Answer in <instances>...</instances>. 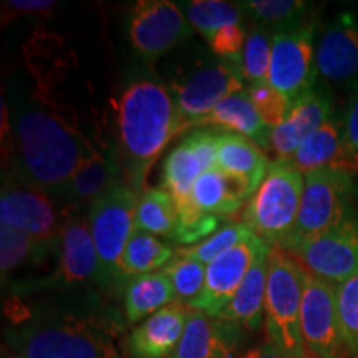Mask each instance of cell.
I'll return each mask as SVG.
<instances>
[{
  "label": "cell",
  "instance_id": "3957f363",
  "mask_svg": "<svg viewBox=\"0 0 358 358\" xmlns=\"http://www.w3.org/2000/svg\"><path fill=\"white\" fill-rule=\"evenodd\" d=\"M6 342L15 358H123L108 322L71 312L13 317Z\"/></svg>",
  "mask_w": 358,
  "mask_h": 358
},
{
  "label": "cell",
  "instance_id": "ba28073f",
  "mask_svg": "<svg viewBox=\"0 0 358 358\" xmlns=\"http://www.w3.org/2000/svg\"><path fill=\"white\" fill-rule=\"evenodd\" d=\"M301 211L284 250L334 229L350 216L352 176L342 169H320L303 176Z\"/></svg>",
  "mask_w": 358,
  "mask_h": 358
},
{
  "label": "cell",
  "instance_id": "60d3db41",
  "mask_svg": "<svg viewBox=\"0 0 358 358\" xmlns=\"http://www.w3.org/2000/svg\"><path fill=\"white\" fill-rule=\"evenodd\" d=\"M343 171L350 174V176H353V174H358V155L352 156V158H348L345 161V164H343Z\"/></svg>",
  "mask_w": 358,
  "mask_h": 358
},
{
  "label": "cell",
  "instance_id": "30bf717a",
  "mask_svg": "<svg viewBox=\"0 0 358 358\" xmlns=\"http://www.w3.org/2000/svg\"><path fill=\"white\" fill-rule=\"evenodd\" d=\"M69 214L52 196L17 179H3L0 194L2 224L48 244H60Z\"/></svg>",
  "mask_w": 358,
  "mask_h": 358
},
{
  "label": "cell",
  "instance_id": "7c38bea8",
  "mask_svg": "<svg viewBox=\"0 0 358 358\" xmlns=\"http://www.w3.org/2000/svg\"><path fill=\"white\" fill-rule=\"evenodd\" d=\"M302 338L307 353L319 358H352L337 307V285L306 271L302 310Z\"/></svg>",
  "mask_w": 358,
  "mask_h": 358
},
{
  "label": "cell",
  "instance_id": "d6986e66",
  "mask_svg": "<svg viewBox=\"0 0 358 358\" xmlns=\"http://www.w3.org/2000/svg\"><path fill=\"white\" fill-rule=\"evenodd\" d=\"M58 277L66 284H87L93 280L103 287L100 259L88 217L71 214L66 221L60 239Z\"/></svg>",
  "mask_w": 358,
  "mask_h": 358
},
{
  "label": "cell",
  "instance_id": "b9f144b4",
  "mask_svg": "<svg viewBox=\"0 0 358 358\" xmlns=\"http://www.w3.org/2000/svg\"><path fill=\"white\" fill-rule=\"evenodd\" d=\"M302 358H319V357H315V355H312V353H306V355H303Z\"/></svg>",
  "mask_w": 358,
  "mask_h": 358
},
{
  "label": "cell",
  "instance_id": "ac0fdd59",
  "mask_svg": "<svg viewBox=\"0 0 358 358\" xmlns=\"http://www.w3.org/2000/svg\"><path fill=\"white\" fill-rule=\"evenodd\" d=\"M241 327L191 308L185 334L171 358H234Z\"/></svg>",
  "mask_w": 358,
  "mask_h": 358
},
{
  "label": "cell",
  "instance_id": "603a6c76",
  "mask_svg": "<svg viewBox=\"0 0 358 358\" xmlns=\"http://www.w3.org/2000/svg\"><path fill=\"white\" fill-rule=\"evenodd\" d=\"M196 128H217L222 131L237 133L257 143L267 153V141L271 129L254 105L250 103L245 90L227 96L219 105H216L211 113L196 124Z\"/></svg>",
  "mask_w": 358,
  "mask_h": 358
},
{
  "label": "cell",
  "instance_id": "8992f818",
  "mask_svg": "<svg viewBox=\"0 0 358 358\" xmlns=\"http://www.w3.org/2000/svg\"><path fill=\"white\" fill-rule=\"evenodd\" d=\"M140 194L124 181L103 192L88 208V224L100 259L103 290L124 289L122 259L134 232V216Z\"/></svg>",
  "mask_w": 358,
  "mask_h": 358
},
{
  "label": "cell",
  "instance_id": "52a82bcc",
  "mask_svg": "<svg viewBox=\"0 0 358 358\" xmlns=\"http://www.w3.org/2000/svg\"><path fill=\"white\" fill-rule=\"evenodd\" d=\"M168 87L176 103L182 131L196 128L222 100L248 88L236 66L217 57H206L178 71Z\"/></svg>",
  "mask_w": 358,
  "mask_h": 358
},
{
  "label": "cell",
  "instance_id": "cb8c5ba5",
  "mask_svg": "<svg viewBox=\"0 0 358 358\" xmlns=\"http://www.w3.org/2000/svg\"><path fill=\"white\" fill-rule=\"evenodd\" d=\"M343 159L345 146L342 138V118L334 115L302 143L292 158L285 161L306 176L320 169H342Z\"/></svg>",
  "mask_w": 358,
  "mask_h": 358
},
{
  "label": "cell",
  "instance_id": "7402d4cb",
  "mask_svg": "<svg viewBox=\"0 0 358 358\" xmlns=\"http://www.w3.org/2000/svg\"><path fill=\"white\" fill-rule=\"evenodd\" d=\"M268 252L271 245L259 254L250 266L248 275L241 284L234 299L219 319L231 322L241 329L256 332L264 325L266 317V294H267V272H268Z\"/></svg>",
  "mask_w": 358,
  "mask_h": 358
},
{
  "label": "cell",
  "instance_id": "d4e9b609",
  "mask_svg": "<svg viewBox=\"0 0 358 358\" xmlns=\"http://www.w3.org/2000/svg\"><path fill=\"white\" fill-rule=\"evenodd\" d=\"M245 199L244 187L219 168L206 171L191 191V203L199 213L224 219L239 213Z\"/></svg>",
  "mask_w": 358,
  "mask_h": 358
},
{
  "label": "cell",
  "instance_id": "e0dca14e",
  "mask_svg": "<svg viewBox=\"0 0 358 358\" xmlns=\"http://www.w3.org/2000/svg\"><path fill=\"white\" fill-rule=\"evenodd\" d=\"M191 307L173 302L134 327L127 338L131 358H171L185 334Z\"/></svg>",
  "mask_w": 358,
  "mask_h": 358
},
{
  "label": "cell",
  "instance_id": "7a4b0ae2",
  "mask_svg": "<svg viewBox=\"0 0 358 358\" xmlns=\"http://www.w3.org/2000/svg\"><path fill=\"white\" fill-rule=\"evenodd\" d=\"M116 156L123 181L138 194L146 189L150 169L181 129L169 87L155 75H138L124 85L115 103Z\"/></svg>",
  "mask_w": 358,
  "mask_h": 358
},
{
  "label": "cell",
  "instance_id": "9a60e30c",
  "mask_svg": "<svg viewBox=\"0 0 358 358\" xmlns=\"http://www.w3.org/2000/svg\"><path fill=\"white\" fill-rule=\"evenodd\" d=\"M319 75L332 83L358 88V17H335L317 42Z\"/></svg>",
  "mask_w": 358,
  "mask_h": 358
},
{
  "label": "cell",
  "instance_id": "5b68a950",
  "mask_svg": "<svg viewBox=\"0 0 358 358\" xmlns=\"http://www.w3.org/2000/svg\"><path fill=\"white\" fill-rule=\"evenodd\" d=\"M303 174L285 159H274L266 179L243 211V222L271 248H284L301 211Z\"/></svg>",
  "mask_w": 358,
  "mask_h": 358
},
{
  "label": "cell",
  "instance_id": "8fae6325",
  "mask_svg": "<svg viewBox=\"0 0 358 358\" xmlns=\"http://www.w3.org/2000/svg\"><path fill=\"white\" fill-rule=\"evenodd\" d=\"M191 35L185 12L171 0H140L128 13L129 43L148 62L166 55Z\"/></svg>",
  "mask_w": 358,
  "mask_h": 358
},
{
  "label": "cell",
  "instance_id": "d590c367",
  "mask_svg": "<svg viewBox=\"0 0 358 358\" xmlns=\"http://www.w3.org/2000/svg\"><path fill=\"white\" fill-rule=\"evenodd\" d=\"M245 93L268 128L279 127L292 108V103L267 82L248 85Z\"/></svg>",
  "mask_w": 358,
  "mask_h": 358
},
{
  "label": "cell",
  "instance_id": "ab89813d",
  "mask_svg": "<svg viewBox=\"0 0 358 358\" xmlns=\"http://www.w3.org/2000/svg\"><path fill=\"white\" fill-rule=\"evenodd\" d=\"M237 358H292V357L279 350V348L272 345V343L264 342L261 345L250 348V350L243 353V355H239Z\"/></svg>",
  "mask_w": 358,
  "mask_h": 358
},
{
  "label": "cell",
  "instance_id": "484cf974",
  "mask_svg": "<svg viewBox=\"0 0 358 358\" xmlns=\"http://www.w3.org/2000/svg\"><path fill=\"white\" fill-rule=\"evenodd\" d=\"M176 301L173 282L164 271L134 275L123 289L124 315L129 324L146 320Z\"/></svg>",
  "mask_w": 358,
  "mask_h": 358
},
{
  "label": "cell",
  "instance_id": "6da1fadb",
  "mask_svg": "<svg viewBox=\"0 0 358 358\" xmlns=\"http://www.w3.org/2000/svg\"><path fill=\"white\" fill-rule=\"evenodd\" d=\"M17 178L55 199L98 150L52 101L15 100Z\"/></svg>",
  "mask_w": 358,
  "mask_h": 358
},
{
  "label": "cell",
  "instance_id": "ffe728a7",
  "mask_svg": "<svg viewBox=\"0 0 358 358\" xmlns=\"http://www.w3.org/2000/svg\"><path fill=\"white\" fill-rule=\"evenodd\" d=\"M272 161L257 143L243 134L222 131L217 146L216 168L236 179L244 187L249 199L266 179Z\"/></svg>",
  "mask_w": 358,
  "mask_h": 358
},
{
  "label": "cell",
  "instance_id": "836d02e7",
  "mask_svg": "<svg viewBox=\"0 0 358 358\" xmlns=\"http://www.w3.org/2000/svg\"><path fill=\"white\" fill-rule=\"evenodd\" d=\"M206 267L208 266L201 262L176 256L174 261L163 268L173 282L174 292H176L179 302L191 307L198 301L206 284Z\"/></svg>",
  "mask_w": 358,
  "mask_h": 358
},
{
  "label": "cell",
  "instance_id": "4dcf8cb0",
  "mask_svg": "<svg viewBox=\"0 0 358 358\" xmlns=\"http://www.w3.org/2000/svg\"><path fill=\"white\" fill-rule=\"evenodd\" d=\"M179 7L185 12L192 30L203 35L206 42L226 25L244 22V13L239 6L224 0H189L181 2Z\"/></svg>",
  "mask_w": 358,
  "mask_h": 358
},
{
  "label": "cell",
  "instance_id": "5bb4252c",
  "mask_svg": "<svg viewBox=\"0 0 358 358\" xmlns=\"http://www.w3.org/2000/svg\"><path fill=\"white\" fill-rule=\"evenodd\" d=\"M266 248L267 244L252 234L241 244H237L234 249H231L229 252L208 264L204 289L191 308L219 319L234 299L250 266Z\"/></svg>",
  "mask_w": 358,
  "mask_h": 358
},
{
  "label": "cell",
  "instance_id": "f35d334b",
  "mask_svg": "<svg viewBox=\"0 0 358 358\" xmlns=\"http://www.w3.org/2000/svg\"><path fill=\"white\" fill-rule=\"evenodd\" d=\"M3 12H8V19L20 15V13H29V15H47L53 8H57L58 2L53 0H8L2 3Z\"/></svg>",
  "mask_w": 358,
  "mask_h": 358
},
{
  "label": "cell",
  "instance_id": "9c48e42d",
  "mask_svg": "<svg viewBox=\"0 0 358 358\" xmlns=\"http://www.w3.org/2000/svg\"><path fill=\"white\" fill-rule=\"evenodd\" d=\"M315 24L312 20L274 32L267 83L292 103L315 88Z\"/></svg>",
  "mask_w": 358,
  "mask_h": 358
},
{
  "label": "cell",
  "instance_id": "f546056e",
  "mask_svg": "<svg viewBox=\"0 0 358 358\" xmlns=\"http://www.w3.org/2000/svg\"><path fill=\"white\" fill-rule=\"evenodd\" d=\"M237 6L254 25L264 27L271 32L306 24L310 10V3L303 0H248Z\"/></svg>",
  "mask_w": 358,
  "mask_h": 358
},
{
  "label": "cell",
  "instance_id": "74e56055",
  "mask_svg": "<svg viewBox=\"0 0 358 358\" xmlns=\"http://www.w3.org/2000/svg\"><path fill=\"white\" fill-rule=\"evenodd\" d=\"M342 138L343 146H345V159H343V164H345L348 158L358 155V88L353 90V95L342 116Z\"/></svg>",
  "mask_w": 358,
  "mask_h": 358
},
{
  "label": "cell",
  "instance_id": "4316f807",
  "mask_svg": "<svg viewBox=\"0 0 358 358\" xmlns=\"http://www.w3.org/2000/svg\"><path fill=\"white\" fill-rule=\"evenodd\" d=\"M181 226L176 201L163 187H146L140 194L134 216V231L164 237L174 244Z\"/></svg>",
  "mask_w": 358,
  "mask_h": 358
},
{
  "label": "cell",
  "instance_id": "2e32d148",
  "mask_svg": "<svg viewBox=\"0 0 358 358\" xmlns=\"http://www.w3.org/2000/svg\"><path fill=\"white\" fill-rule=\"evenodd\" d=\"M332 116V98L325 90L315 87L294 103L279 127L271 129L267 151L274 153L275 159L292 158L302 143Z\"/></svg>",
  "mask_w": 358,
  "mask_h": 358
},
{
  "label": "cell",
  "instance_id": "83f0119b",
  "mask_svg": "<svg viewBox=\"0 0 358 358\" xmlns=\"http://www.w3.org/2000/svg\"><path fill=\"white\" fill-rule=\"evenodd\" d=\"M50 254L60 256V244H48L2 224L0 226V271L2 277L24 267H37L48 261Z\"/></svg>",
  "mask_w": 358,
  "mask_h": 358
},
{
  "label": "cell",
  "instance_id": "277c9868",
  "mask_svg": "<svg viewBox=\"0 0 358 358\" xmlns=\"http://www.w3.org/2000/svg\"><path fill=\"white\" fill-rule=\"evenodd\" d=\"M303 284L306 271L301 264L284 249L271 248L264 317L266 342L292 358L307 353L301 327Z\"/></svg>",
  "mask_w": 358,
  "mask_h": 358
},
{
  "label": "cell",
  "instance_id": "44dd1931",
  "mask_svg": "<svg viewBox=\"0 0 358 358\" xmlns=\"http://www.w3.org/2000/svg\"><path fill=\"white\" fill-rule=\"evenodd\" d=\"M118 181H123L122 166L118 156L113 153H98L78 169L55 196L57 203L66 208H83L92 206Z\"/></svg>",
  "mask_w": 358,
  "mask_h": 358
},
{
  "label": "cell",
  "instance_id": "4fadbf2b",
  "mask_svg": "<svg viewBox=\"0 0 358 358\" xmlns=\"http://www.w3.org/2000/svg\"><path fill=\"white\" fill-rule=\"evenodd\" d=\"M303 271L338 285L358 274V217L350 214L334 229L285 250Z\"/></svg>",
  "mask_w": 358,
  "mask_h": 358
},
{
  "label": "cell",
  "instance_id": "e575fe53",
  "mask_svg": "<svg viewBox=\"0 0 358 358\" xmlns=\"http://www.w3.org/2000/svg\"><path fill=\"white\" fill-rule=\"evenodd\" d=\"M337 307L343 338L352 358H358V274L337 285Z\"/></svg>",
  "mask_w": 358,
  "mask_h": 358
},
{
  "label": "cell",
  "instance_id": "f1b7e54d",
  "mask_svg": "<svg viewBox=\"0 0 358 358\" xmlns=\"http://www.w3.org/2000/svg\"><path fill=\"white\" fill-rule=\"evenodd\" d=\"M178 256L176 248L164 243L153 234L134 231L123 252L122 275L127 285L128 279L134 275L151 274L163 271Z\"/></svg>",
  "mask_w": 358,
  "mask_h": 358
},
{
  "label": "cell",
  "instance_id": "8d00e7d4",
  "mask_svg": "<svg viewBox=\"0 0 358 358\" xmlns=\"http://www.w3.org/2000/svg\"><path fill=\"white\" fill-rule=\"evenodd\" d=\"M245 38H248L245 22H241V24H231L224 27L209 40L208 45L214 57L221 58L227 64L236 65L239 62L241 53L244 50Z\"/></svg>",
  "mask_w": 358,
  "mask_h": 358
},
{
  "label": "cell",
  "instance_id": "1f68e13d",
  "mask_svg": "<svg viewBox=\"0 0 358 358\" xmlns=\"http://www.w3.org/2000/svg\"><path fill=\"white\" fill-rule=\"evenodd\" d=\"M272 43L274 32L254 25L248 32L244 50L241 53L239 62L234 65L244 82L249 85L267 82L268 69H271Z\"/></svg>",
  "mask_w": 358,
  "mask_h": 358
},
{
  "label": "cell",
  "instance_id": "d6a6232c",
  "mask_svg": "<svg viewBox=\"0 0 358 358\" xmlns=\"http://www.w3.org/2000/svg\"><path fill=\"white\" fill-rule=\"evenodd\" d=\"M250 236H252V232L243 221L227 222L226 226H222L221 229L209 236L208 239H204L203 243L186 245V248H176V252L179 257L191 259V261L208 266V264L229 252L231 249H234L237 244H241Z\"/></svg>",
  "mask_w": 358,
  "mask_h": 358
}]
</instances>
